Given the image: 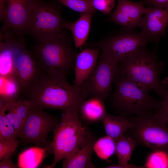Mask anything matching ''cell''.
Instances as JSON below:
<instances>
[{"mask_svg":"<svg viewBox=\"0 0 168 168\" xmlns=\"http://www.w3.org/2000/svg\"><path fill=\"white\" fill-rule=\"evenodd\" d=\"M26 94L35 107L63 111L78 109L88 96L80 86L69 84L65 77L44 72Z\"/></svg>","mask_w":168,"mask_h":168,"instance_id":"obj_1","label":"cell"},{"mask_svg":"<svg viewBox=\"0 0 168 168\" xmlns=\"http://www.w3.org/2000/svg\"><path fill=\"white\" fill-rule=\"evenodd\" d=\"M65 29L63 28L42 40L35 41L30 51L44 72L66 78L74 69L78 53Z\"/></svg>","mask_w":168,"mask_h":168,"instance_id":"obj_2","label":"cell"},{"mask_svg":"<svg viewBox=\"0 0 168 168\" xmlns=\"http://www.w3.org/2000/svg\"><path fill=\"white\" fill-rule=\"evenodd\" d=\"M115 90L110 99L112 106L120 115L128 118L148 110H157L161 101L151 96V89L141 86L119 72L114 83Z\"/></svg>","mask_w":168,"mask_h":168,"instance_id":"obj_3","label":"cell"},{"mask_svg":"<svg viewBox=\"0 0 168 168\" xmlns=\"http://www.w3.org/2000/svg\"><path fill=\"white\" fill-rule=\"evenodd\" d=\"M119 72L142 86L153 90L160 97L162 92L160 77L164 69L162 62L159 59L156 49L151 51L142 48L118 64Z\"/></svg>","mask_w":168,"mask_h":168,"instance_id":"obj_4","label":"cell"},{"mask_svg":"<svg viewBox=\"0 0 168 168\" xmlns=\"http://www.w3.org/2000/svg\"><path fill=\"white\" fill-rule=\"evenodd\" d=\"M81 119L78 109L63 111L60 121L52 131L54 160L45 167L54 168L58 162L68 157L77 149L88 129Z\"/></svg>","mask_w":168,"mask_h":168,"instance_id":"obj_5","label":"cell"},{"mask_svg":"<svg viewBox=\"0 0 168 168\" xmlns=\"http://www.w3.org/2000/svg\"><path fill=\"white\" fill-rule=\"evenodd\" d=\"M150 41V39L143 31L136 32L124 27L98 41L86 42L82 48H98L110 61L118 64L146 47Z\"/></svg>","mask_w":168,"mask_h":168,"instance_id":"obj_6","label":"cell"},{"mask_svg":"<svg viewBox=\"0 0 168 168\" xmlns=\"http://www.w3.org/2000/svg\"><path fill=\"white\" fill-rule=\"evenodd\" d=\"M128 119L131 137L137 145L168 152V127L155 113L148 110Z\"/></svg>","mask_w":168,"mask_h":168,"instance_id":"obj_7","label":"cell"},{"mask_svg":"<svg viewBox=\"0 0 168 168\" xmlns=\"http://www.w3.org/2000/svg\"><path fill=\"white\" fill-rule=\"evenodd\" d=\"M52 1L35 0L27 34L35 41L47 39L63 28L65 20L62 16L61 7L58 2Z\"/></svg>","mask_w":168,"mask_h":168,"instance_id":"obj_8","label":"cell"},{"mask_svg":"<svg viewBox=\"0 0 168 168\" xmlns=\"http://www.w3.org/2000/svg\"><path fill=\"white\" fill-rule=\"evenodd\" d=\"M59 121L58 118L34 106L30 109L18 137L26 144L42 147H49L52 145V141L47 140L48 135Z\"/></svg>","mask_w":168,"mask_h":168,"instance_id":"obj_9","label":"cell"},{"mask_svg":"<svg viewBox=\"0 0 168 168\" xmlns=\"http://www.w3.org/2000/svg\"><path fill=\"white\" fill-rule=\"evenodd\" d=\"M119 72L118 64L101 53L94 69L79 86L88 96L98 97L104 100L110 95Z\"/></svg>","mask_w":168,"mask_h":168,"instance_id":"obj_10","label":"cell"},{"mask_svg":"<svg viewBox=\"0 0 168 168\" xmlns=\"http://www.w3.org/2000/svg\"><path fill=\"white\" fill-rule=\"evenodd\" d=\"M6 0V12L0 33L24 37L27 34L35 0Z\"/></svg>","mask_w":168,"mask_h":168,"instance_id":"obj_11","label":"cell"},{"mask_svg":"<svg viewBox=\"0 0 168 168\" xmlns=\"http://www.w3.org/2000/svg\"><path fill=\"white\" fill-rule=\"evenodd\" d=\"M44 72L30 50L26 47L23 49L16 60L13 74L19 83L21 93L26 94Z\"/></svg>","mask_w":168,"mask_h":168,"instance_id":"obj_12","label":"cell"},{"mask_svg":"<svg viewBox=\"0 0 168 168\" xmlns=\"http://www.w3.org/2000/svg\"><path fill=\"white\" fill-rule=\"evenodd\" d=\"M26 47L24 37L0 33V76L13 74L17 58Z\"/></svg>","mask_w":168,"mask_h":168,"instance_id":"obj_13","label":"cell"},{"mask_svg":"<svg viewBox=\"0 0 168 168\" xmlns=\"http://www.w3.org/2000/svg\"><path fill=\"white\" fill-rule=\"evenodd\" d=\"M142 16L138 27L153 41L157 44L164 36L168 26V7H148Z\"/></svg>","mask_w":168,"mask_h":168,"instance_id":"obj_14","label":"cell"},{"mask_svg":"<svg viewBox=\"0 0 168 168\" xmlns=\"http://www.w3.org/2000/svg\"><path fill=\"white\" fill-rule=\"evenodd\" d=\"M118 4L109 20L123 26L134 29L138 27L146 8L142 1L136 2L129 0H117Z\"/></svg>","mask_w":168,"mask_h":168,"instance_id":"obj_15","label":"cell"},{"mask_svg":"<svg viewBox=\"0 0 168 168\" xmlns=\"http://www.w3.org/2000/svg\"><path fill=\"white\" fill-rule=\"evenodd\" d=\"M97 138L88 128L84 139L76 151L64 159V168H92L96 166L91 161L94 146Z\"/></svg>","mask_w":168,"mask_h":168,"instance_id":"obj_16","label":"cell"},{"mask_svg":"<svg viewBox=\"0 0 168 168\" xmlns=\"http://www.w3.org/2000/svg\"><path fill=\"white\" fill-rule=\"evenodd\" d=\"M0 106L14 128L17 136L27 116L30 109L34 106L28 99L5 100L0 98Z\"/></svg>","mask_w":168,"mask_h":168,"instance_id":"obj_17","label":"cell"},{"mask_svg":"<svg viewBox=\"0 0 168 168\" xmlns=\"http://www.w3.org/2000/svg\"><path fill=\"white\" fill-rule=\"evenodd\" d=\"M100 51L98 48H87L78 54L74 68V85L80 86L89 75L96 64Z\"/></svg>","mask_w":168,"mask_h":168,"instance_id":"obj_18","label":"cell"},{"mask_svg":"<svg viewBox=\"0 0 168 168\" xmlns=\"http://www.w3.org/2000/svg\"><path fill=\"white\" fill-rule=\"evenodd\" d=\"M93 14L90 13H81L76 21L69 22L64 21L63 23L62 27L68 29L71 32L76 48L82 49L86 42Z\"/></svg>","mask_w":168,"mask_h":168,"instance_id":"obj_19","label":"cell"},{"mask_svg":"<svg viewBox=\"0 0 168 168\" xmlns=\"http://www.w3.org/2000/svg\"><path fill=\"white\" fill-rule=\"evenodd\" d=\"M104 101L96 96L86 99L80 105L78 113L81 119L87 124L101 121L107 113Z\"/></svg>","mask_w":168,"mask_h":168,"instance_id":"obj_20","label":"cell"},{"mask_svg":"<svg viewBox=\"0 0 168 168\" xmlns=\"http://www.w3.org/2000/svg\"><path fill=\"white\" fill-rule=\"evenodd\" d=\"M101 121L106 135L115 141L129 129V119L122 116H113L106 113Z\"/></svg>","mask_w":168,"mask_h":168,"instance_id":"obj_21","label":"cell"},{"mask_svg":"<svg viewBox=\"0 0 168 168\" xmlns=\"http://www.w3.org/2000/svg\"><path fill=\"white\" fill-rule=\"evenodd\" d=\"M52 145L46 147L36 146L25 150L18 156L17 165L19 168L37 167L45 157L46 151L51 149L53 150Z\"/></svg>","mask_w":168,"mask_h":168,"instance_id":"obj_22","label":"cell"},{"mask_svg":"<svg viewBox=\"0 0 168 168\" xmlns=\"http://www.w3.org/2000/svg\"><path fill=\"white\" fill-rule=\"evenodd\" d=\"M115 142V153L118 164L122 165H127L133 150L137 146L135 140L131 137L123 135Z\"/></svg>","mask_w":168,"mask_h":168,"instance_id":"obj_23","label":"cell"},{"mask_svg":"<svg viewBox=\"0 0 168 168\" xmlns=\"http://www.w3.org/2000/svg\"><path fill=\"white\" fill-rule=\"evenodd\" d=\"M21 94L19 83L14 74L0 76V98L18 99Z\"/></svg>","mask_w":168,"mask_h":168,"instance_id":"obj_24","label":"cell"},{"mask_svg":"<svg viewBox=\"0 0 168 168\" xmlns=\"http://www.w3.org/2000/svg\"><path fill=\"white\" fill-rule=\"evenodd\" d=\"M115 142L111 138L106 136L96 140L93 149L101 159L107 160L115 153Z\"/></svg>","mask_w":168,"mask_h":168,"instance_id":"obj_25","label":"cell"},{"mask_svg":"<svg viewBox=\"0 0 168 168\" xmlns=\"http://www.w3.org/2000/svg\"><path fill=\"white\" fill-rule=\"evenodd\" d=\"M144 168H168V152L153 150L148 156Z\"/></svg>","mask_w":168,"mask_h":168,"instance_id":"obj_26","label":"cell"},{"mask_svg":"<svg viewBox=\"0 0 168 168\" xmlns=\"http://www.w3.org/2000/svg\"><path fill=\"white\" fill-rule=\"evenodd\" d=\"M60 4L68 7L76 12L82 13H90L93 14L96 12L92 6L91 0H54Z\"/></svg>","mask_w":168,"mask_h":168,"instance_id":"obj_27","label":"cell"},{"mask_svg":"<svg viewBox=\"0 0 168 168\" xmlns=\"http://www.w3.org/2000/svg\"><path fill=\"white\" fill-rule=\"evenodd\" d=\"M17 137L14 128L7 119L2 108L0 106V138L15 139Z\"/></svg>","mask_w":168,"mask_h":168,"instance_id":"obj_28","label":"cell"},{"mask_svg":"<svg viewBox=\"0 0 168 168\" xmlns=\"http://www.w3.org/2000/svg\"><path fill=\"white\" fill-rule=\"evenodd\" d=\"M162 100L160 107L155 114L159 119L168 127V89L164 82L162 81Z\"/></svg>","mask_w":168,"mask_h":168,"instance_id":"obj_29","label":"cell"},{"mask_svg":"<svg viewBox=\"0 0 168 168\" xmlns=\"http://www.w3.org/2000/svg\"><path fill=\"white\" fill-rule=\"evenodd\" d=\"M19 143L16 138H0V160L13 153Z\"/></svg>","mask_w":168,"mask_h":168,"instance_id":"obj_30","label":"cell"},{"mask_svg":"<svg viewBox=\"0 0 168 168\" xmlns=\"http://www.w3.org/2000/svg\"><path fill=\"white\" fill-rule=\"evenodd\" d=\"M93 7L104 14H108L115 5L114 0H91Z\"/></svg>","mask_w":168,"mask_h":168,"instance_id":"obj_31","label":"cell"},{"mask_svg":"<svg viewBox=\"0 0 168 168\" xmlns=\"http://www.w3.org/2000/svg\"><path fill=\"white\" fill-rule=\"evenodd\" d=\"M144 4L151 7L160 8L168 7V0H144Z\"/></svg>","mask_w":168,"mask_h":168,"instance_id":"obj_32","label":"cell"},{"mask_svg":"<svg viewBox=\"0 0 168 168\" xmlns=\"http://www.w3.org/2000/svg\"><path fill=\"white\" fill-rule=\"evenodd\" d=\"M13 153L10 154L3 159L0 160V168H17L18 165L14 164L12 160V157Z\"/></svg>","mask_w":168,"mask_h":168,"instance_id":"obj_33","label":"cell"},{"mask_svg":"<svg viewBox=\"0 0 168 168\" xmlns=\"http://www.w3.org/2000/svg\"><path fill=\"white\" fill-rule=\"evenodd\" d=\"M7 0H0V19L3 20L6 12Z\"/></svg>","mask_w":168,"mask_h":168,"instance_id":"obj_34","label":"cell"},{"mask_svg":"<svg viewBox=\"0 0 168 168\" xmlns=\"http://www.w3.org/2000/svg\"><path fill=\"white\" fill-rule=\"evenodd\" d=\"M104 168H144L143 166H139L133 164H128L126 165H112L105 166Z\"/></svg>","mask_w":168,"mask_h":168,"instance_id":"obj_35","label":"cell"},{"mask_svg":"<svg viewBox=\"0 0 168 168\" xmlns=\"http://www.w3.org/2000/svg\"><path fill=\"white\" fill-rule=\"evenodd\" d=\"M163 81L165 84L168 89V78H166Z\"/></svg>","mask_w":168,"mask_h":168,"instance_id":"obj_36","label":"cell"}]
</instances>
